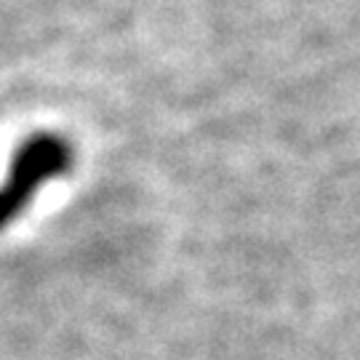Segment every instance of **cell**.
I'll return each instance as SVG.
<instances>
[{"instance_id": "obj_1", "label": "cell", "mask_w": 360, "mask_h": 360, "mask_svg": "<svg viewBox=\"0 0 360 360\" xmlns=\"http://www.w3.org/2000/svg\"><path fill=\"white\" fill-rule=\"evenodd\" d=\"M72 147L59 134H32L16 155L11 171L0 184V230H6L19 217L32 195L49 179L72 168Z\"/></svg>"}]
</instances>
